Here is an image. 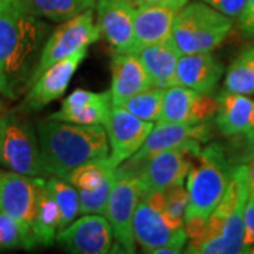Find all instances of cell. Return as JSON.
Here are the masks:
<instances>
[{
  "mask_svg": "<svg viewBox=\"0 0 254 254\" xmlns=\"http://www.w3.org/2000/svg\"><path fill=\"white\" fill-rule=\"evenodd\" d=\"M51 28L18 0H0V93L16 99L31 86Z\"/></svg>",
  "mask_w": 254,
  "mask_h": 254,
  "instance_id": "obj_1",
  "label": "cell"
},
{
  "mask_svg": "<svg viewBox=\"0 0 254 254\" xmlns=\"http://www.w3.org/2000/svg\"><path fill=\"white\" fill-rule=\"evenodd\" d=\"M37 136L47 174L65 181L83 164L109 157V138L102 125H76L48 118L38 122Z\"/></svg>",
  "mask_w": 254,
  "mask_h": 254,
  "instance_id": "obj_2",
  "label": "cell"
},
{
  "mask_svg": "<svg viewBox=\"0 0 254 254\" xmlns=\"http://www.w3.org/2000/svg\"><path fill=\"white\" fill-rule=\"evenodd\" d=\"M233 167L218 143L202 147L187 177V220H208L226 190Z\"/></svg>",
  "mask_w": 254,
  "mask_h": 254,
  "instance_id": "obj_3",
  "label": "cell"
},
{
  "mask_svg": "<svg viewBox=\"0 0 254 254\" xmlns=\"http://www.w3.org/2000/svg\"><path fill=\"white\" fill-rule=\"evenodd\" d=\"M232 26V18L196 0L177 11L171 41L181 55L212 53L225 41Z\"/></svg>",
  "mask_w": 254,
  "mask_h": 254,
  "instance_id": "obj_4",
  "label": "cell"
},
{
  "mask_svg": "<svg viewBox=\"0 0 254 254\" xmlns=\"http://www.w3.org/2000/svg\"><path fill=\"white\" fill-rule=\"evenodd\" d=\"M0 165L28 177H47L34 127L16 113L0 116Z\"/></svg>",
  "mask_w": 254,
  "mask_h": 254,
  "instance_id": "obj_5",
  "label": "cell"
},
{
  "mask_svg": "<svg viewBox=\"0 0 254 254\" xmlns=\"http://www.w3.org/2000/svg\"><path fill=\"white\" fill-rule=\"evenodd\" d=\"M136 243L145 253H154L161 247H174L182 252L188 236L185 227H174L161 210V192L141 195L133 216Z\"/></svg>",
  "mask_w": 254,
  "mask_h": 254,
  "instance_id": "obj_6",
  "label": "cell"
},
{
  "mask_svg": "<svg viewBox=\"0 0 254 254\" xmlns=\"http://www.w3.org/2000/svg\"><path fill=\"white\" fill-rule=\"evenodd\" d=\"M210 138H212V130L208 120L195 125L157 122V125L151 128L150 134L145 138L144 144L140 147V150L118 168L125 173L134 174V171L147 158L160 151L171 150V148L187 147L195 153H199L202 144L208 143Z\"/></svg>",
  "mask_w": 254,
  "mask_h": 254,
  "instance_id": "obj_7",
  "label": "cell"
},
{
  "mask_svg": "<svg viewBox=\"0 0 254 254\" xmlns=\"http://www.w3.org/2000/svg\"><path fill=\"white\" fill-rule=\"evenodd\" d=\"M141 190L136 175L116 168V181L112 188L105 216L109 220L115 243L112 253H136L133 216Z\"/></svg>",
  "mask_w": 254,
  "mask_h": 254,
  "instance_id": "obj_8",
  "label": "cell"
},
{
  "mask_svg": "<svg viewBox=\"0 0 254 254\" xmlns=\"http://www.w3.org/2000/svg\"><path fill=\"white\" fill-rule=\"evenodd\" d=\"M44 178L11 171H4L0 178V210L20 225L27 240L28 250L37 246L33 226Z\"/></svg>",
  "mask_w": 254,
  "mask_h": 254,
  "instance_id": "obj_9",
  "label": "cell"
},
{
  "mask_svg": "<svg viewBox=\"0 0 254 254\" xmlns=\"http://www.w3.org/2000/svg\"><path fill=\"white\" fill-rule=\"evenodd\" d=\"M99 38L100 30L98 23H95L92 9L82 11L78 16L63 21V24L55 28L53 33H50L47 38L31 85L47 68L71 57L83 47H89Z\"/></svg>",
  "mask_w": 254,
  "mask_h": 254,
  "instance_id": "obj_10",
  "label": "cell"
},
{
  "mask_svg": "<svg viewBox=\"0 0 254 254\" xmlns=\"http://www.w3.org/2000/svg\"><path fill=\"white\" fill-rule=\"evenodd\" d=\"M198 154L190 148L182 147L164 150L147 158L133 174L138 181L141 195L164 192L175 185H184L193 157Z\"/></svg>",
  "mask_w": 254,
  "mask_h": 254,
  "instance_id": "obj_11",
  "label": "cell"
},
{
  "mask_svg": "<svg viewBox=\"0 0 254 254\" xmlns=\"http://www.w3.org/2000/svg\"><path fill=\"white\" fill-rule=\"evenodd\" d=\"M154 127L153 122H145L122 106H112L105 125L109 138V163L118 168L131 158L144 144L145 138Z\"/></svg>",
  "mask_w": 254,
  "mask_h": 254,
  "instance_id": "obj_12",
  "label": "cell"
},
{
  "mask_svg": "<svg viewBox=\"0 0 254 254\" xmlns=\"http://www.w3.org/2000/svg\"><path fill=\"white\" fill-rule=\"evenodd\" d=\"M57 242L68 253L108 254L112 253L115 237L106 216L89 213L60 230Z\"/></svg>",
  "mask_w": 254,
  "mask_h": 254,
  "instance_id": "obj_13",
  "label": "cell"
},
{
  "mask_svg": "<svg viewBox=\"0 0 254 254\" xmlns=\"http://www.w3.org/2000/svg\"><path fill=\"white\" fill-rule=\"evenodd\" d=\"M98 27L115 53H134V1L96 0Z\"/></svg>",
  "mask_w": 254,
  "mask_h": 254,
  "instance_id": "obj_14",
  "label": "cell"
},
{
  "mask_svg": "<svg viewBox=\"0 0 254 254\" xmlns=\"http://www.w3.org/2000/svg\"><path fill=\"white\" fill-rule=\"evenodd\" d=\"M216 109L218 100L210 95H202L175 83L164 91L163 110L158 123L195 125L209 120L216 113Z\"/></svg>",
  "mask_w": 254,
  "mask_h": 254,
  "instance_id": "obj_15",
  "label": "cell"
},
{
  "mask_svg": "<svg viewBox=\"0 0 254 254\" xmlns=\"http://www.w3.org/2000/svg\"><path fill=\"white\" fill-rule=\"evenodd\" d=\"M86 54L88 47H83L71 57L47 68L28 88L27 95L23 100V108L28 110H41L53 100L61 98L75 71L86 58Z\"/></svg>",
  "mask_w": 254,
  "mask_h": 254,
  "instance_id": "obj_16",
  "label": "cell"
},
{
  "mask_svg": "<svg viewBox=\"0 0 254 254\" xmlns=\"http://www.w3.org/2000/svg\"><path fill=\"white\" fill-rule=\"evenodd\" d=\"M110 92H96L76 89L61 103L60 110L54 112L50 119L76 123V125H102L108 123L112 112Z\"/></svg>",
  "mask_w": 254,
  "mask_h": 254,
  "instance_id": "obj_17",
  "label": "cell"
},
{
  "mask_svg": "<svg viewBox=\"0 0 254 254\" xmlns=\"http://www.w3.org/2000/svg\"><path fill=\"white\" fill-rule=\"evenodd\" d=\"M110 98L113 106H120L128 98L151 88V81L141 60L134 53H115L112 58Z\"/></svg>",
  "mask_w": 254,
  "mask_h": 254,
  "instance_id": "obj_18",
  "label": "cell"
},
{
  "mask_svg": "<svg viewBox=\"0 0 254 254\" xmlns=\"http://www.w3.org/2000/svg\"><path fill=\"white\" fill-rule=\"evenodd\" d=\"M223 75V65L212 53H195L180 57L177 83L192 91L210 95Z\"/></svg>",
  "mask_w": 254,
  "mask_h": 254,
  "instance_id": "obj_19",
  "label": "cell"
},
{
  "mask_svg": "<svg viewBox=\"0 0 254 254\" xmlns=\"http://www.w3.org/2000/svg\"><path fill=\"white\" fill-rule=\"evenodd\" d=\"M215 125L227 137L254 131V100L246 95L223 91L218 98Z\"/></svg>",
  "mask_w": 254,
  "mask_h": 254,
  "instance_id": "obj_20",
  "label": "cell"
},
{
  "mask_svg": "<svg viewBox=\"0 0 254 254\" xmlns=\"http://www.w3.org/2000/svg\"><path fill=\"white\" fill-rule=\"evenodd\" d=\"M177 11L165 6H137L134 13L136 51L141 47L171 40Z\"/></svg>",
  "mask_w": 254,
  "mask_h": 254,
  "instance_id": "obj_21",
  "label": "cell"
},
{
  "mask_svg": "<svg viewBox=\"0 0 254 254\" xmlns=\"http://www.w3.org/2000/svg\"><path fill=\"white\" fill-rule=\"evenodd\" d=\"M134 54L141 60L153 86L165 89L177 83V64L181 54L171 40L141 47Z\"/></svg>",
  "mask_w": 254,
  "mask_h": 254,
  "instance_id": "obj_22",
  "label": "cell"
},
{
  "mask_svg": "<svg viewBox=\"0 0 254 254\" xmlns=\"http://www.w3.org/2000/svg\"><path fill=\"white\" fill-rule=\"evenodd\" d=\"M20 7L36 17L63 23L93 9L96 0H18Z\"/></svg>",
  "mask_w": 254,
  "mask_h": 254,
  "instance_id": "obj_23",
  "label": "cell"
},
{
  "mask_svg": "<svg viewBox=\"0 0 254 254\" xmlns=\"http://www.w3.org/2000/svg\"><path fill=\"white\" fill-rule=\"evenodd\" d=\"M58 230H60V209L43 181L38 205H37L34 226H33L36 243L40 246H51L57 240Z\"/></svg>",
  "mask_w": 254,
  "mask_h": 254,
  "instance_id": "obj_24",
  "label": "cell"
},
{
  "mask_svg": "<svg viewBox=\"0 0 254 254\" xmlns=\"http://www.w3.org/2000/svg\"><path fill=\"white\" fill-rule=\"evenodd\" d=\"M44 184L60 209V230H63L79 215V192L72 184L55 175L44 178Z\"/></svg>",
  "mask_w": 254,
  "mask_h": 254,
  "instance_id": "obj_25",
  "label": "cell"
},
{
  "mask_svg": "<svg viewBox=\"0 0 254 254\" xmlns=\"http://www.w3.org/2000/svg\"><path fill=\"white\" fill-rule=\"evenodd\" d=\"M225 91L254 95V47L246 48L227 68Z\"/></svg>",
  "mask_w": 254,
  "mask_h": 254,
  "instance_id": "obj_26",
  "label": "cell"
},
{
  "mask_svg": "<svg viewBox=\"0 0 254 254\" xmlns=\"http://www.w3.org/2000/svg\"><path fill=\"white\" fill-rule=\"evenodd\" d=\"M164 91L165 89L163 88L151 86L145 91L133 95L120 106L141 120L154 123V122H158L161 110H163Z\"/></svg>",
  "mask_w": 254,
  "mask_h": 254,
  "instance_id": "obj_27",
  "label": "cell"
},
{
  "mask_svg": "<svg viewBox=\"0 0 254 254\" xmlns=\"http://www.w3.org/2000/svg\"><path fill=\"white\" fill-rule=\"evenodd\" d=\"M115 171L116 168L112 167V164L106 157L81 165L68 177L66 181L72 184L78 190H93L99 188L105 180Z\"/></svg>",
  "mask_w": 254,
  "mask_h": 254,
  "instance_id": "obj_28",
  "label": "cell"
},
{
  "mask_svg": "<svg viewBox=\"0 0 254 254\" xmlns=\"http://www.w3.org/2000/svg\"><path fill=\"white\" fill-rule=\"evenodd\" d=\"M188 193L184 185H175L161 192V210L174 227H185Z\"/></svg>",
  "mask_w": 254,
  "mask_h": 254,
  "instance_id": "obj_29",
  "label": "cell"
},
{
  "mask_svg": "<svg viewBox=\"0 0 254 254\" xmlns=\"http://www.w3.org/2000/svg\"><path fill=\"white\" fill-rule=\"evenodd\" d=\"M115 181H116V171L110 174L99 188L93 190H78L79 192V213L81 215H89V213L105 215Z\"/></svg>",
  "mask_w": 254,
  "mask_h": 254,
  "instance_id": "obj_30",
  "label": "cell"
},
{
  "mask_svg": "<svg viewBox=\"0 0 254 254\" xmlns=\"http://www.w3.org/2000/svg\"><path fill=\"white\" fill-rule=\"evenodd\" d=\"M27 249V240L14 219L0 210V249Z\"/></svg>",
  "mask_w": 254,
  "mask_h": 254,
  "instance_id": "obj_31",
  "label": "cell"
},
{
  "mask_svg": "<svg viewBox=\"0 0 254 254\" xmlns=\"http://www.w3.org/2000/svg\"><path fill=\"white\" fill-rule=\"evenodd\" d=\"M227 17L236 18L245 9L247 0H200Z\"/></svg>",
  "mask_w": 254,
  "mask_h": 254,
  "instance_id": "obj_32",
  "label": "cell"
},
{
  "mask_svg": "<svg viewBox=\"0 0 254 254\" xmlns=\"http://www.w3.org/2000/svg\"><path fill=\"white\" fill-rule=\"evenodd\" d=\"M254 246V193L249 192L245 208V253H250Z\"/></svg>",
  "mask_w": 254,
  "mask_h": 254,
  "instance_id": "obj_33",
  "label": "cell"
},
{
  "mask_svg": "<svg viewBox=\"0 0 254 254\" xmlns=\"http://www.w3.org/2000/svg\"><path fill=\"white\" fill-rule=\"evenodd\" d=\"M237 26L246 37H254V0H247L237 17Z\"/></svg>",
  "mask_w": 254,
  "mask_h": 254,
  "instance_id": "obj_34",
  "label": "cell"
},
{
  "mask_svg": "<svg viewBox=\"0 0 254 254\" xmlns=\"http://www.w3.org/2000/svg\"><path fill=\"white\" fill-rule=\"evenodd\" d=\"M136 6H165L174 10L182 9L190 0H133Z\"/></svg>",
  "mask_w": 254,
  "mask_h": 254,
  "instance_id": "obj_35",
  "label": "cell"
},
{
  "mask_svg": "<svg viewBox=\"0 0 254 254\" xmlns=\"http://www.w3.org/2000/svg\"><path fill=\"white\" fill-rule=\"evenodd\" d=\"M249 170V192L254 193V157L246 161Z\"/></svg>",
  "mask_w": 254,
  "mask_h": 254,
  "instance_id": "obj_36",
  "label": "cell"
},
{
  "mask_svg": "<svg viewBox=\"0 0 254 254\" xmlns=\"http://www.w3.org/2000/svg\"><path fill=\"white\" fill-rule=\"evenodd\" d=\"M246 136H247V158H246V161H247L254 157V131L246 134Z\"/></svg>",
  "mask_w": 254,
  "mask_h": 254,
  "instance_id": "obj_37",
  "label": "cell"
},
{
  "mask_svg": "<svg viewBox=\"0 0 254 254\" xmlns=\"http://www.w3.org/2000/svg\"><path fill=\"white\" fill-rule=\"evenodd\" d=\"M250 253H253V254H254V246H253V249L250 250Z\"/></svg>",
  "mask_w": 254,
  "mask_h": 254,
  "instance_id": "obj_38",
  "label": "cell"
},
{
  "mask_svg": "<svg viewBox=\"0 0 254 254\" xmlns=\"http://www.w3.org/2000/svg\"><path fill=\"white\" fill-rule=\"evenodd\" d=\"M1 174H3V171H0V178H1Z\"/></svg>",
  "mask_w": 254,
  "mask_h": 254,
  "instance_id": "obj_39",
  "label": "cell"
},
{
  "mask_svg": "<svg viewBox=\"0 0 254 254\" xmlns=\"http://www.w3.org/2000/svg\"><path fill=\"white\" fill-rule=\"evenodd\" d=\"M0 116H1V115H0Z\"/></svg>",
  "mask_w": 254,
  "mask_h": 254,
  "instance_id": "obj_40",
  "label": "cell"
}]
</instances>
